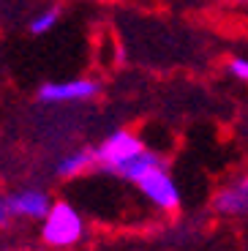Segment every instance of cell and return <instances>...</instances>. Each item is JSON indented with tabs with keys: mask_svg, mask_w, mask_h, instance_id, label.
<instances>
[{
	"mask_svg": "<svg viewBox=\"0 0 248 251\" xmlns=\"http://www.w3.org/2000/svg\"><path fill=\"white\" fill-rule=\"evenodd\" d=\"M60 17H63V11L57 6L38 8V11L27 19V33H30V36H47V33H52L60 25Z\"/></svg>",
	"mask_w": 248,
	"mask_h": 251,
	"instance_id": "ba28073f",
	"label": "cell"
},
{
	"mask_svg": "<svg viewBox=\"0 0 248 251\" xmlns=\"http://www.w3.org/2000/svg\"><path fill=\"white\" fill-rule=\"evenodd\" d=\"M96 156H99L101 172H109L128 183H137L145 172L164 164V158L155 151H150L142 142V137L131 128H115L112 134H106L96 145Z\"/></svg>",
	"mask_w": 248,
	"mask_h": 251,
	"instance_id": "6da1fadb",
	"label": "cell"
},
{
	"mask_svg": "<svg viewBox=\"0 0 248 251\" xmlns=\"http://www.w3.org/2000/svg\"><path fill=\"white\" fill-rule=\"evenodd\" d=\"M226 74L237 82H246L248 85V57L246 55H232L226 60Z\"/></svg>",
	"mask_w": 248,
	"mask_h": 251,
	"instance_id": "9c48e42d",
	"label": "cell"
},
{
	"mask_svg": "<svg viewBox=\"0 0 248 251\" xmlns=\"http://www.w3.org/2000/svg\"><path fill=\"white\" fill-rule=\"evenodd\" d=\"M101 82L93 76H69V79H50L38 85L36 101L47 107H69V104H87L101 96Z\"/></svg>",
	"mask_w": 248,
	"mask_h": 251,
	"instance_id": "3957f363",
	"label": "cell"
},
{
	"mask_svg": "<svg viewBox=\"0 0 248 251\" xmlns=\"http://www.w3.org/2000/svg\"><path fill=\"white\" fill-rule=\"evenodd\" d=\"M96 170H99L96 148H76V151L66 153L55 167L57 177H63V180H74V177H82V175L96 172Z\"/></svg>",
	"mask_w": 248,
	"mask_h": 251,
	"instance_id": "52a82bcc",
	"label": "cell"
},
{
	"mask_svg": "<svg viewBox=\"0 0 248 251\" xmlns=\"http://www.w3.org/2000/svg\"><path fill=\"white\" fill-rule=\"evenodd\" d=\"M6 205L11 210L14 219H33V221H44V216L52 210L55 200L41 188H22V191H11L6 197Z\"/></svg>",
	"mask_w": 248,
	"mask_h": 251,
	"instance_id": "8992f818",
	"label": "cell"
},
{
	"mask_svg": "<svg viewBox=\"0 0 248 251\" xmlns=\"http://www.w3.org/2000/svg\"><path fill=\"white\" fill-rule=\"evenodd\" d=\"M134 186L139 188V194L161 213H177L180 205H183V197H180V186L172 177V172L167 170V164L161 167H153L150 172H145Z\"/></svg>",
	"mask_w": 248,
	"mask_h": 251,
	"instance_id": "277c9868",
	"label": "cell"
},
{
	"mask_svg": "<svg viewBox=\"0 0 248 251\" xmlns=\"http://www.w3.org/2000/svg\"><path fill=\"white\" fill-rule=\"evenodd\" d=\"M221 3H237V6H243V3H248V0H221Z\"/></svg>",
	"mask_w": 248,
	"mask_h": 251,
	"instance_id": "8fae6325",
	"label": "cell"
},
{
	"mask_svg": "<svg viewBox=\"0 0 248 251\" xmlns=\"http://www.w3.org/2000/svg\"><path fill=\"white\" fill-rule=\"evenodd\" d=\"M11 219L14 216H11V210H8V205H6V197H3V200H0V229H3Z\"/></svg>",
	"mask_w": 248,
	"mask_h": 251,
	"instance_id": "30bf717a",
	"label": "cell"
},
{
	"mask_svg": "<svg viewBox=\"0 0 248 251\" xmlns=\"http://www.w3.org/2000/svg\"><path fill=\"white\" fill-rule=\"evenodd\" d=\"M213 210L226 219H243L248 216V172L226 180L213 194Z\"/></svg>",
	"mask_w": 248,
	"mask_h": 251,
	"instance_id": "5b68a950",
	"label": "cell"
},
{
	"mask_svg": "<svg viewBox=\"0 0 248 251\" xmlns=\"http://www.w3.org/2000/svg\"><path fill=\"white\" fill-rule=\"evenodd\" d=\"M41 238L52 249H74L85 238V219L71 202H55L41 221Z\"/></svg>",
	"mask_w": 248,
	"mask_h": 251,
	"instance_id": "7a4b0ae2",
	"label": "cell"
}]
</instances>
